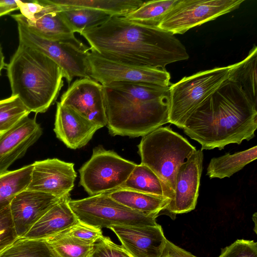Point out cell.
Segmentation results:
<instances>
[{
	"label": "cell",
	"instance_id": "obj_21",
	"mask_svg": "<svg viewBox=\"0 0 257 257\" xmlns=\"http://www.w3.org/2000/svg\"><path fill=\"white\" fill-rule=\"evenodd\" d=\"M56 11L85 8L104 12L110 16H124L144 3L141 0H46Z\"/></svg>",
	"mask_w": 257,
	"mask_h": 257
},
{
	"label": "cell",
	"instance_id": "obj_34",
	"mask_svg": "<svg viewBox=\"0 0 257 257\" xmlns=\"http://www.w3.org/2000/svg\"><path fill=\"white\" fill-rule=\"evenodd\" d=\"M18 237L9 206L0 211V253L10 246Z\"/></svg>",
	"mask_w": 257,
	"mask_h": 257
},
{
	"label": "cell",
	"instance_id": "obj_8",
	"mask_svg": "<svg viewBox=\"0 0 257 257\" xmlns=\"http://www.w3.org/2000/svg\"><path fill=\"white\" fill-rule=\"evenodd\" d=\"M137 165L98 146L79 170L80 185L89 196L111 192L123 185Z\"/></svg>",
	"mask_w": 257,
	"mask_h": 257
},
{
	"label": "cell",
	"instance_id": "obj_30",
	"mask_svg": "<svg viewBox=\"0 0 257 257\" xmlns=\"http://www.w3.org/2000/svg\"><path fill=\"white\" fill-rule=\"evenodd\" d=\"M43 239L52 246L59 257H90L94 245L59 234Z\"/></svg>",
	"mask_w": 257,
	"mask_h": 257
},
{
	"label": "cell",
	"instance_id": "obj_9",
	"mask_svg": "<svg viewBox=\"0 0 257 257\" xmlns=\"http://www.w3.org/2000/svg\"><path fill=\"white\" fill-rule=\"evenodd\" d=\"M18 24L19 42L45 55L61 69L70 86L75 77L90 78L88 56L90 47L79 40L54 41L39 37L26 27Z\"/></svg>",
	"mask_w": 257,
	"mask_h": 257
},
{
	"label": "cell",
	"instance_id": "obj_10",
	"mask_svg": "<svg viewBox=\"0 0 257 257\" xmlns=\"http://www.w3.org/2000/svg\"><path fill=\"white\" fill-rule=\"evenodd\" d=\"M244 0H179L158 28L175 35L238 9Z\"/></svg>",
	"mask_w": 257,
	"mask_h": 257
},
{
	"label": "cell",
	"instance_id": "obj_28",
	"mask_svg": "<svg viewBox=\"0 0 257 257\" xmlns=\"http://www.w3.org/2000/svg\"><path fill=\"white\" fill-rule=\"evenodd\" d=\"M0 257H59L43 239L18 237L0 253Z\"/></svg>",
	"mask_w": 257,
	"mask_h": 257
},
{
	"label": "cell",
	"instance_id": "obj_25",
	"mask_svg": "<svg viewBox=\"0 0 257 257\" xmlns=\"http://www.w3.org/2000/svg\"><path fill=\"white\" fill-rule=\"evenodd\" d=\"M256 62L257 47L254 45L244 59L235 63L228 78V80L238 83L249 98L256 104Z\"/></svg>",
	"mask_w": 257,
	"mask_h": 257
},
{
	"label": "cell",
	"instance_id": "obj_37",
	"mask_svg": "<svg viewBox=\"0 0 257 257\" xmlns=\"http://www.w3.org/2000/svg\"><path fill=\"white\" fill-rule=\"evenodd\" d=\"M160 257H198L180 248L166 239L165 246Z\"/></svg>",
	"mask_w": 257,
	"mask_h": 257
},
{
	"label": "cell",
	"instance_id": "obj_20",
	"mask_svg": "<svg viewBox=\"0 0 257 257\" xmlns=\"http://www.w3.org/2000/svg\"><path fill=\"white\" fill-rule=\"evenodd\" d=\"M70 194L61 197L23 236L44 239L59 233L79 222L69 206Z\"/></svg>",
	"mask_w": 257,
	"mask_h": 257
},
{
	"label": "cell",
	"instance_id": "obj_33",
	"mask_svg": "<svg viewBox=\"0 0 257 257\" xmlns=\"http://www.w3.org/2000/svg\"><path fill=\"white\" fill-rule=\"evenodd\" d=\"M90 257H133L122 246L103 236L93 245Z\"/></svg>",
	"mask_w": 257,
	"mask_h": 257
},
{
	"label": "cell",
	"instance_id": "obj_24",
	"mask_svg": "<svg viewBox=\"0 0 257 257\" xmlns=\"http://www.w3.org/2000/svg\"><path fill=\"white\" fill-rule=\"evenodd\" d=\"M33 165L0 173V211L9 206L14 197L26 190L30 183Z\"/></svg>",
	"mask_w": 257,
	"mask_h": 257
},
{
	"label": "cell",
	"instance_id": "obj_19",
	"mask_svg": "<svg viewBox=\"0 0 257 257\" xmlns=\"http://www.w3.org/2000/svg\"><path fill=\"white\" fill-rule=\"evenodd\" d=\"M41 1L44 8L32 19H28L21 14L12 15V17L17 24L24 25L44 39L54 41L77 40L74 33L60 12L55 10L45 0Z\"/></svg>",
	"mask_w": 257,
	"mask_h": 257
},
{
	"label": "cell",
	"instance_id": "obj_36",
	"mask_svg": "<svg viewBox=\"0 0 257 257\" xmlns=\"http://www.w3.org/2000/svg\"><path fill=\"white\" fill-rule=\"evenodd\" d=\"M18 6L21 14L28 19H32L36 14L41 12L44 8V5L41 1L29 2L19 1Z\"/></svg>",
	"mask_w": 257,
	"mask_h": 257
},
{
	"label": "cell",
	"instance_id": "obj_5",
	"mask_svg": "<svg viewBox=\"0 0 257 257\" xmlns=\"http://www.w3.org/2000/svg\"><path fill=\"white\" fill-rule=\"evenodd\" d=\"M138 147L141 164L158 177L165 197L172 201L178 170L197 150L195 147L170 126L160 127L142 137Z\"/></svg>",
	"mask_w": 257,
	"mask_h": 257
},
{
	"label": "cell",
	"instance_id": "obj_7",
	"mask_svg": "<svg viewBox=\"0 0 257 257\" xmlns=\"http://www.w3.org/2000/svg\"><path fill=\"white\" fill-rule=\"evenodd\" d=\"M68 204L79 221L99 227L115 225H157L156 214L132 210L102 193L77 200Z\"/></svg>",
	"mask_w": 257,
	"mask_h": 257
},
{
	"label": "cell",
	"instance_id": "obj_39",
	"mask_svg": "<svg viewBox=\"0 0 257 257\" xmlns=\"http://www.w3.org/2000/svg\"><path fill=\"white\" fill-rule=\"evenodd\" d=\"M5 65V56L3 53L2 48L0 45V75L1 74L2 70L4 68Z\"/></svg>",
	"mask_w": 257,
	"mask_h": 257
},
{
	"label": "cell",
	"instance_id": "obj_12",
	"mask_svg": "<svg viewBox=\"0 0 257 257\" xmlns=\"http://www.w3.org/2000/svg\"><path fill=\"white\" fill-rule=\"evenodd\" d=\"M28 190L58 197L70 193L77 177L73 163L57 158L35 161Z\"/></svg>",
	"mask_w": 257,
	"mask_h": 257
},
{
	"label": "cell",
	"instance_id": "obj_11",
	"mask_svg": "<svg viewBox=\"0 0 257 257\" xmlns=\"http://www.w3.org/2000/svg\"><path fill=\"white\" fill-rule=\"evenodd\" d=\"M88 61L89 77L102 85L116 81L141 83L164 87L171 85L170 74L166 69L116 62L91 51Z\"/></svg>",
	"mask_w": 257,
	"mask_h": 257
},
{
	"label": "cell",
	"instance_id": "obj_6",
	"mask_svg": "<svg viewBox=\"0 0 257 257\" xmlns=\"http://www.w3.org/2000/svg\"><path fill=\"white\" fill-rule=\"evenodd\" d=\"M235 64L185 77L169 88V123L183 129L190 115L228 79Z\"/></svg>",
	"mask_w": 257,
	"mask_h": 257
},
{
	"label": "cell",
	"instance_id": "obj_29",
	"mask_svg": "<svg viewBox=\"0 0 257 257\" xmlns=\"http://www.w3.org/2000/svg\"><path fill=\"white\" fill-rule=\"evenodd\" d=\"M58 11L73 32L80 34L84 31L98 26L110 17L104 12L85 8Z\"/></svg>",
	"mask_w": 257,
	"mask_h": 257
},
{
	"label": "cell",
	"instance_id": "obj_17",
	"mask_svg": "<svg viewBox=\"0 0 257 257\" xmlns=\"http://www.w3.org/2000/svg\"><path fill=\"white\" fill-rule=\"evenodd\" d=\"M43 130L35 117L27 116L0 134V173L8 171L16 160L41 137Z\"/></svg>",
	"mask_w": 257,
	"mask_h": 257
},
{
	"label": "cell",
	"instance_id": "obj_15",
	"mask_svg": "<svg viewBox=\"0 0 257 257\" xmlns=\"http://www.w3.org/2000/svg\"><path fill=\"white\" fill-rule=\"evenodd\" d=\"M108 228L118 237L121 246L133 257H160L165 246L162 226L115 225Z\"/></svg>",
	"mask_w": 257,
	"mask_h": 257
},
{
	"label": "cell",
	"instance_id": "obj_27",
	"mask_svg": "<svg viewBox=\"0 0 257 257\" xmlns=\"http://www.w3.org/2000/svg\"><path fill=\"white\" fill-rule=\"evenodd\" d=\"M120 188L165 197L160 179L149 167L142 164L136 165Z\"/></svg>",
	"mask_w": 257,
	"mask_h": 257
},
{
	"label": "cell",
	"instance_id": "obj_3",
	"mask_svg": "<svg viewBox=\"0 0 257 257\" xmlns=\"http://www.w3.org/2000/svg\"><path fill=\"white\" fill-rule=\"evenodd\" d=\"M102 88L110 135L143 137L169 123L170 87L116 81Z\"/></svg>",
	"mask_w": 257,
	"mask_h": 257
},
{
	"label": "cell",
	"instance_id": "obj_18",
	"mask_svg": "<svg viewBox=\"0 0 257 257\" xmlns=\"http://www.w3.org/2000/svg\"><path fill=\"white\" fill-rule=\"evenodd\" d=\"M100 128L71 107L57 102L54 131L68 148L84 147Z\"/></svg>",
	"mask_w": 257,
	"mask_h": 257
},
{
	"label": "cell",
	"instance_id": "obj_38",
	"mask_svg": "<svg viewBox=\"0 0 257 257\" xmlns=\"http://www.w3.org/2000/svg\"><path fill=\"white\" fill-rule=\"evenodd\" d=\"M14 10L11 8L0 5V17L10 14Z\"/></svg>",
	"mask_w": 257,
	"mask_h": 257
},
{
	"label": "cell",
	"instance_id": "obj_32",
	"mask_svg": "<svg viewBox=\"0 0 257 257\" xmlns=\"http://www.w3.org/2000/svg\"><path fill=\"white\" fill-rule=\"evenodd\" d=\"M57 234L73 237L88 244H94L103 236L100 228L80 221Z\"/></svg>",
	"mask_w": 257,
	"mask_h": 257
},
{
	"label": "cell",
	"instance_id": "obj_31",
	"mask_svg": "<svg viewBox=\"0 0 257 257\" xmlns=\"http://www.w3.org/2000/svg\"><path fill=\"white\" fill-rule=\"evenodd\" d=\"M30 113L16 96L0 100V134L11 128Z\"/></svg>",
	"mask_w": 257,
	"mask_h": 257
},
{
	"label": "cell",
	"instance_id": "obj_14",
	"mask_svg": "<svg viewBox=\"0 0 257 257\" xmlns=\"http://www.w3.org/2000/svg\"><path fill=\"white\" fill-rule=\"evenodd\" d=\"M203 153L196 150L178 170L175 180L174 199L163 211L172 218L176 214L194 210L198 197L202 171Z\"/></svg>",
	"mask_w": 257,
	"mask_h": 257
},
{
	"label": "cell",
	"instance_id": "obj_26",
	"mask_svg": "<svg viewBox=\"0 0 257 257\" xmlns=\"http://www.w3.org/2000/svg\"><path fill=\"white\" fill-rule=\"evenodd\" d=\"M179 0L151 1L144 2L134 11L123 16L143 25L158 27Z\"/></svg>",
	"mask_w": 257,
	"mask_h": 257
},
{
	"label": "cell",
	"instance_id": "obj_22",
	"mask_svg": "<svg viewBox=\"0 0 257 257\" xmlns=\"http://www.w3.org/2000/svg\"><path fill=\"white\" fill-rule=\"evenodd\" d=\"M106 193L113 200L132 210L149 214L159 215L171 201L163 197L122 188Z\"/></svg>",
	"mask_w": 257,
	"mask_h": 257
},
{
	"label": "cell",
	"instance_id": "obj_2",
	"mask_svg": "<svg viewBox=\"0 0 257 257\" xmlns=\"http://www.w3.org/2000/svg\"><path fill=\"white\" fill-rule=\"evenodd\" d=\"M256 128L257 104L238 83L228 79L190 115L183 130L201 150H221L251 140Z\"/></svg>",
	"mask_w": 257,
	"mask_h": 257
},
{
	"label": "cell",
	"instance_id": "obj_1",
	"mask_svg": "<svg viewBox=\"0 0 257 257\" xmlns=\"http://www.w3.org/2000/svg\"><path fill=\"white\" fill-rule=\"evenodd\" d=\"M90 50L112 61L165 69L189 55L174 35L158 27L110 16L97 27L83 31Z\"/></svg>",
	"mask_w": 257,
	"mask_h": 257
},
{
	"label": "cell",
	"instance_id": "obj_23",
	"mask_svg": "<svg viewBox=\"0 0 257 257\" xmlns=\"http://www.w3.org/2000/svg\"><path fill=\"white\" fill-rule=\"evenodd\" d=\"M256 158V146L233 154L213 158L208 165L207 175L210 179L230 177Z\"/></svg>",
	"mask_w": 257,
	"mask_h": 257
},
{
	"label": "cell",
	"instance_id": "obj_35",
	"mask_svg": "<svg viewBox=\"0 0 257 257\" xmlns=\"http://www.w3.org/2000/svg\"><path fill=\"white\" fill-rule=\"evenodd\" d=\"M218 257H257V243L253 240L237 239L223 248Z\"/></svg>",
	"mask_w": 257,
	"mask_h": 257
},
{
	"label": "cell",
	"instance_id": "obj_13",
	"mask_svg": "<svg viewBox=\"0 0 257 257\" xmlns=\"http://www.w3.org/2000/svg\"><path fill=\"white\" fill-rule=\"evenodd\" d=\"M59 102L71 107L101 128L106 126L102 85L93 79L75 80L62 95Z\"/></svg>",
	"mask_w": 257,
	"mask_h": 257
},
{
	"label": "cell",
	"instance_id": "obj_4",
	"mask_svg": "<svg viewBox=\"0 0 257 257\" xmlns=\"http://www.w3.org/2000/svg\"><path fill=\"white\" fill-rule=\"evenodd\" d=\"M7 71L11 96H17L30 112H46L63 86L60 67L41 52L20 42Z\"/></svg>",
	"mask_w": 257,
	"mask_h": 257
},
{
	"label": "cell",
	"instance_id": "obj_16",
	"mask_svg": "<svg viewBox=\"0 0 257 257\" xmlns=\"http://www.w3.org/2000/svg\"><path fill=\"white\" fill-rule=\"evenodd\" d=\"M61 198L28 189L17 195L12 201L10 208L17 236L23 237Z\"/></svg>",
	"mask_w": 257,
	"mask_h": 257
}]
</instances>
